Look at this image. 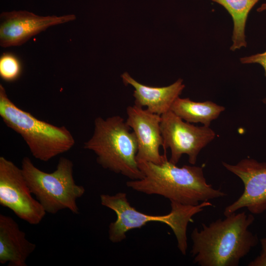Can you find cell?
Wrapping results in <instances>:
<instances>
[{
  "label": "cell",
  "mask_w": 266,
  "mask_h": 266,
  "mask_svg": "<svg viewBox=\"0 0 266 266\" xmlns=\"http://www.w3.org/2000/svg\"><path fill=\"white\" fill-rule=\"evenodd\" d=\"M248 266H266V251H262L260 254L248 264Z\"/></svg>",
  "instance_id": "obj_18"
},
{
  "label": "cell",
  "mask_w": 266,
  "mask_h": 266,
  "mask_svg": "<svg viewBox=\"0 0 266 266\" xmlns=\"http://www.w3.org/2000/svg\"><path fill=\"white\" fill-rule=\"evenodd\" d=\"M126 110V121L137 140V163L161 164L167 159L166 153L161 155L160 153V148L163 145L160 127L161 116L134 104L128 106Z\"/></svg>",
  "instance_id": "obj_11"
},
{
  "label": "cell",
  "mask_w": 266,
  "mask_h": 266,
  "mask_svg": "<svg viewBox=\"0 0 266 266\" xmlns=\"http://www.w3.org/2000/svg\"><path fill=\"white\" fill-rule=\"evenodd\" d=\"M21 168L0 157V204L30 225L39 224L46 212L33 198Z\"/></svg>",
  "instance_id": "obj_8"
},
{
  "label": "cell",
  "mask_w": 266,
  "mask_h": 266,
  "mask_svg": "<svg viewBox=\"0 0 266 266\" xmlns=\"http://www.w3.org/2000/svg\"><path fill=\"white\" fill-rule=\"evenodd\" d=\"M242 64L257 63L261 65L265 70V75L266 76V51L262 53H258L248 57H242L240 59ZM266 103V98L263 100Z\"/></svg>",
  "instance_id": "obj_17"
},
{
  "label": "cell",
  "mask_w": 266,
  "mask_h": 266,
  "mask_svg": "<svg viewBox=\"0 0 266 266\" xmlns=\"http://www.w3.org/2000/svg\"><path fill=\"white\" fill-rule=\"evenodd\" d=\"M22 65L19 58L10 52L3 53L0 57V76L5 81H16L22 73Z\"/></svg>",
  "instance_id": "obj_16"
},
{
  "label": "cell",
  "mask_w": 266,
  "mask_h": 266,
  "mask_svg": "<svg viewBox=\"0 0 266 266\" xmlns=\"http://www.w3.org/2000/svg\"><path fill=\"white\" fill-rule=\"evenodd\" d=\"M36 245L26 237L18 224L10 216L0 214V263L8 266H27V261Z\"/></svg>",
  "instance_id": "obj_13"
},
{
  "label": "cell",
  "mask_w": 266,
  "mask_h": 266,
  "mask_svg": "<svg viewBox=\"0 0 266 266\" xmlns=\"http://www.w3.org/2000/svg\"><path fill=\"white\" fill-rule=\"evenodd\" d=\"M0 116L5 125L19 134L36 159L48 162L69 150L75 140L65 126L39 120L20 108L8 98L0 84Z\"/></svg>",
  "instance_id": "obj_5"
},
{
  "label": "cell",
  "mask_w": 266,
  "mask_h": 266,
  "mask_svg": "<svg viewBox=\"0 0 266 266\" xmlns=\"http://www.w3.org/2000/svg\"><path fill=\"white\" fill-rule=\"evenodd\" d=\"M161 116L163 148L170 149L169 161L176 165L186 154L189 163L195 165L201 149L215 138V132L209 127L196 126L186 122L171 110Z\"/></svg>",
  "instance_id": "obj_7"
},
{
  "label": "cell",
  "mask_w": 266,
  "mask_h": 266,
  "mask_svg": "<svg viewBox=\"0 0 266 266\" xmlns=\"http://www.w3.org/2000/svg\"><path fill=\"white\" fill-rule=\"evenodd\" d=\"M21 169L32 194L46 213L55 214L68 209L73 214L79 213L77 200L84 195L85 189L75 182L72 161L61 157L56 169L48 173L36 167L29 157H25Z\"/></svg>",
  "instance_id": "obj_6"
},
{
  "label": "cell",
  "mask_w": 266,
  "mask_h": 266,
  "mask_svg": "<svg viewBox=\"0 0 266 266\" xmlns=\"http://www.w3.org/2000/svg\"><path fill=\"white\" fill-rule=\"evenodd\" d=\"M121 77L126 86L130 85L134 89V105L145 107L150 112L160 116L170 110L185 87L181 78L170 85L156 87L139 83L127 72L123 73Z\"/></svg>",
  "instance_id": "obj_12"
},
{
  "label": "cell",
  "mask_w": 266,
  "mask_h": 266,
  "mask_svg": "<svg viewBox=\"0 0 266 266\" xmlns=\"http://www.w3.org/2000/svg\"><path fill=\"white\" fill-rule=\"evenodd\" d=\"M102 205L114 211L116 220L108 227V237L113 243H119L126 238L131 230L140 228L147 223L158 222L165 223L172 230L177 240V247L183 255L188 248L187 229L193 222L192 217L202 211L205 207L213 206L209 201H203L196 206L185 205L170 201V212L163 215H151L136 210L128 201L125 193L119 192L113 195L101 194Z\"/></svg>",
  "instance_id": "obj_3"
},
{
  "label": "cell",
  "mask_w": 266,
  "mask_h": 266,
  "mask_svg": "<svg viewBox=\"0 0 266 266\" xmlns=\"http://www.w3.org/2000/svg\"><path fill=\"white\" fill-rule=\"evenodd\" d=\"M75 19L74 14L40 16L25 10L2 12L0 15V45L2 47L20 46L49 27Z\"/></svg>",
  "instance_id": "obj_10"
},
{
  "label": "cell",
  "mask_w": 266,
  "mask_h": 266,
  "mask_svg": "<svg viewBox=\"0 0 266 266\" xmlns=\"http://www.w3.org/2000/svg\"><path fill=\"white\" fill-rule=\"evenodd\" d=\"M138 165L143 178L126 183L128 187L138 192L161 196L170 201L191 206L227 195L207 183L201 166L178 167L167 158L161 164L140 162Z\"/></svg>",
  "instance_id": "obj_2"
},
{
  "label": "cell",
  "mask_w": 266,
  "mask_h": 266,
  "mask_svg": "<svg viewBox=\"0 0 266 266\" xmlns=\"http://www.w3.org/2000/svg\"><path fill=\"white\" fill-rule=\"evenodd\" d=\"M94 125L93 134L84 148L94 152L97 163L103 168L130 180L142 178L136 161L137 140L126 121L118 115L105 119L98 117Z\"/></svg>",
  "instance_id": "obj_4"
},
{
  "label": "cell",
  "mask_w": 266,
  "mask_h": 266,
  "mask_svg": "<svg viewBox=\"0 0 266 266\" xmlns=\"http://www.w3.org/2000/svg\"><path fill=\"white\" fill-rule=\"evenodd\" d=\"M223 6L232 17L233 28L230 50L246 47L245 29L250 11L260 0H211Z\"/></svg>",
  "instance_id": "obj_15"
},
{
  "label": "cell",
  "mask_w": 266,
  "mask_h": 266,
  "mask_svg": "<svg viewBox=\"0 0 266 266\" xmlns=\"http://www.w3.org/2000/svg\"><path fill=\"white\" fill-rule=\"evenodd\" d=\"M223 166L238 176L244 185L241 195L226 206L223 214L228 216L245 207L252 214H260L266 211V163L251 158H245L235 165L225 162Z\"/></svg>",
  "instance_id": "obj_9"
},
{
  "label": "cell",
  "mask_w": 266,
  "mask_h": 266,
  "mask_svg": "<svg viewBox=\"0 0 266 266\" xmlns=\"http://www.w3.org/2000/svg\"><path fill=\"white\" fill-rule=\"evenodd\" d=\"M265 10H266V2L262 4V5L257 9V11L259 12Z\"/></svg>",
  "instance_id": "obj_20"
},
{
  "label": "cell",
  "mask_w": 266,
  "mask_h": 266,
  "mask_svg": "<svg viewBox=\"0 0 266 266\" xmlns=\"http://www.w3.org/2000/svg\"><path fill=\"white\" fill-rule=\"evenodd\" d=\"M262 246V251H266V237L262 238L260 240Z\"/></svg>",
  "instance_id": "obj_19"
},
{
  "label": "cell",
  "mask_w": 266,
  "mask_h": 266,
  "mask_svg": "<svg viewBox=\"0 0 266 266\" xmlns=\"http://www.w3.org/2000/svg\"><path fill=\"white\" fill-rule=\"evenodd\" d=\"M255 218L245 211L219 218L191 234L190 253L193 263L200 266H237L241 259L258 243L256 234L249 230Z\"/></svg>",
  "instance_id": "obj_1"
},
{
  "label": "cell",
  "mask_w": 266,
  "mask_h": 266,
  "mask_svg": "<svg viewBox=\"0 0 266 266\" xmlns=\"http://www.w3.org/2000/svg\"><path fill=\"white\" fill-rule=\"evenodd\" d=\"M225 108L211 101L197 102L189 98L178 97L170 110L186 122L201 123L209 127L211 121L216 119Z\"/></svg>",
  "instance_id": "obj_14"
}]
</instances>
